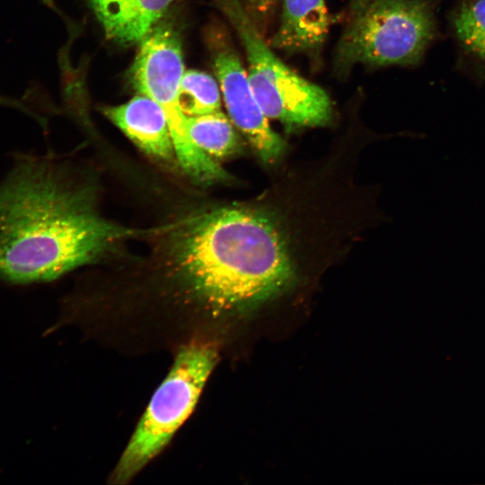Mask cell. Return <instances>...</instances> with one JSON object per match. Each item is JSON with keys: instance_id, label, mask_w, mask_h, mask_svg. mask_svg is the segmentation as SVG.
<instances>
[{"instance_id": "30bf717a", "label": "cell", "mask_w": 485, "mask_h": 485, "mask_svg": "<svg viewBox=\"0 0 485 485\" xmlns=\"http://www.w3.org/2000/svg\"><path fill=\"white\" fill-rule=\"evenodd\" d=\"M106 36L121 44L140 40L174 0H87Z\"/></svg>"}, {"instance_id": "7c38bea8", "label": "cell", "mask_w": 485, "mask_h": 485, "mask_svg": "<svg viewBox=\"0 0 485 485\" xmlns=\"http://www.w3.org/2000/svg\"><path fill=\"white\" fill-rule=\"evenodd\" d=\"M179 102L188 117L220 110L221 94L216 81L204 72H185L181 81Z\"/></svg>"}, {"instance_id": "7a4b0ae2", "label": "cell", "mask_w": 485, "mask_h": 485, "mask_svg": "<svg viewBox=\"0 0 485 485\" xmlns=\"http://www.w3.org/2000/svg\"><path fill=\"white\" fill-rule=\"evenodd\" d=\"M147 260L190 298L214 312L259 305L295 278L287 245L263 213L237 206L194 209L152 228Z\"/></svg>"}, {"instance_id": "52a82bcc", "label": "cell", "mask_w": 485, "mask_h": 485, "mask_svg": "<svg viewBox=\"0 0 485 485\" xmlns=\"http://www.w3.org/2000/svg\"><path fill=\"white\" fill-rule=\"evenodd\" d=\"M208 40L214 70L230 119L263 162H274L282 154L285 143L270 128L238 54L225 34L212 33Z\"/></svg>"}, {"instance_id": "5bb4252c", "label": "cell", "mask_w": 485, "mask_h": 485, "mask_svg": "<svg viewBox=\"0 0 485 485\" xmlns=\"http://www.w3.org/2000/svg\"><path fill=\"white\" fill-rule=\"evenodd\" d=\"M276 2L277 0H247L245 9L260 32L266 30Z\"/></svg>"}, {"instance_id": "4fadbf2b", "label": "cell", "mask_w": 485, "mask_h": 485, "mask_svg": "<svg viewBox=\"0 0 485 485\" xmlns=\"http://www.w3.org/2000/svg\"><path fill=\"white\" fill-rule=\"evenodd\" d=\"M450 20L462 46L485 61V0H462Z\"/></svg>"}, {"instance_id": "5b68a950", "label": "cell", "mask_w": 485, "mask_h": 485, "mask_svg": "<svg viewBox=\"0 0 485 485\" xmlns=\"http://www.w3.org/2000/svg\"><path fill=\"white\" fill-rule=\"evenodd\" d=\"M216 361V351L207 345L179 351L114 470L115 482L128 481L168 444L195 408Z\"/></svg>"}, {"instance_id": "9c48e42d", "label": "cell", "mask_w": 485, "mask_h": 485, "mask_svg": "<svg viewBox=\"0 0 485 485\" xmlns=\"http://www.w3.org/2000/svg\"><path fill=\"white\" fill-rule=\"evenodd\" d=\"M329 29L324 0H283L280 23L271 46L287 54L319 55Z\"/></svg>"}, {"instance_id": "3957f363", "label": "cell", "mask_w": 485, "mask_h": 485, "mask_svg": "<svg viewBox=\"0 0 485 485\" xmlns=\"http://www.w3.org/2000/svg\"><path fill=\"white\" fill-rule=\"evenodd\" d=\"M436 33L430 0H349L333 70L347 76L354 66H415Z\"/></svg>"}, {"instance_id": "8992f818", "label": "cell", "mask_w": 485, "mask_h": 485, "mask_svg": "<svg viewBox=\"0 0 485 485\" xmlns=\"http://www.w3.org/2000/svg\"><path fill=\"white\" fill-rule=\"evenodd\" d=\"M184 74L181 44L169 27L154 28L142 40L131 69L136 90L155 101L163 110L173 142L176 159L183 172L198 184L226 178L216 162L193 143L188 129V116L179 102Z\"/></svg>"}, {"instance_id": "8fae6325", "label": "cell", "mask_w": 485, "mask_h": 485, "mask_svg": "<svg viewBox=\"0 0 485 485\" xmlns=\"http://www.w3.org/2000/svg\"><path fill=\"white\" fill-rule=\"evenodd\" d=\"M188 129L196 146L214 160L225 158L239 147L235 126L221 110L189 116Z\"/></svg>"}, {"instance_id": "6da1fadb", "label": "cell", "mask_w": 485, "mask_h": 485, "mask_svg": "<svg viewBox=\"0 0 485 485\" xmlns=\"http://www.w3.org/2000/svg\"><path fill=\"white\" fill-rule=\"evenodd\" d=\"M97 198L93 181L67 163L19 154L0 182V280H54L147 232L105 217Z\"/></svg>"}, {"instance_id": "277c9868", "label": "cell", "mask_w": 485, "mask_h": 485, "mask_svg": "<svg viewBox=\"0 0 485 485\" xmlns=\"http://www.w3.org/2000/svg\"><path fill=\"white\" fill-rule=\"evenodd\" d=\"M239 36L248 61V79L268 119L287 127L323 126L332 119V103L318 85L287 66L267 46L240 0H214Z\"/></svg>"}, {"instance_id": "ba28073f", "label": "cell", "mask_w": 485, "mask_h": 485, "mask_svg": "<svg viewBox=\"0 0 485 485\" xmlns=\"http://www.w3.org/2000/svg\"><path fill=\"white\" fill-rule=\"evenodd\" d=\"M101 110L146 154L164 163H178L166 115L155 101L140 94Z\"/></svg>"}]
</instances>
